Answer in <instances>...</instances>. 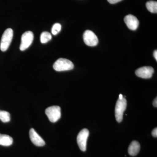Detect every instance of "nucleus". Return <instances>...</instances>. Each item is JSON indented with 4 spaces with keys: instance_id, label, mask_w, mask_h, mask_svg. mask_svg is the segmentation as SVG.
I'll return each instance as SVG.
<instances>
[{
    "instance_id": "obj_20",
    "label": "nucleus",
    "mask_w": 157,
    "mask_h": 157,
    "mask_svg": "<svg viewBox=\"0 0 157 157\" xmlns=\"http://www.w3.org/2000/svg\"><path fill=\"white\" fill-rule=\"evenodd\" d=\"M154 56L155 59L157 61V50H155L154 52Z\"/></svg>"
},
{
    "instance_id": "obj_17",
    "label": "nucleus",
    "mask_w": 157,
    "mask_h": 157,
    "mask_svg": "<svg viewBox=\"0 0 157 157\" xmlns=\"http://www.w3.org/2000/svg\"><path fill=\"white\" fill-rule=\"evenodd\" d=\"M152 135L154 137H157V128H155L152 132Z\"/></svg>"
},
{
    "instance_id": "obj_9",
    "label": "nucleus",
    "mask_w": 157,
    "mask_h": 157,
    "mask_svg": "<svg viewBox=\"0 0 157 157\" xmlns=\"http://www.w3.org/2000/svg\"><path fill=\"white\" fill-rule=\"evenodd\" d=\"M124 21L128 27L132 30H136L139 25V21L137 17L132 14L126 16L124 18Z\"/></svg>"
},
{
    "instance_id": "obj_4",
    "label": "nucleus",
    "mask_w": 157,
    "mask_h": 157,
    "mask_svg": "<svg viewBox=\"0 0 157 157\" xmlns=\"http://www.w3.org/2000/svg\"><path fill=\"white\" fill-rule=\"evenodd\" d=\"M45 114L51 122H56L61 116V108L59 106H53L48 107L45 110Z\"/></svg>"
},
{
    "instance_id": "obj_3",
    "label": "nucleus",
    "mask_w": 157,
    "mask_h": 157,
    "mask_svg": "<svg viewBox=\"0 0 157 157\" xmlns=\"http://www.w3.org/2000/svg\"><path fill=\"white\" fill-rule=\"evenodd\" d=\"M127 100L125 98L119 99L117 102L115 109V117L118 122H121L123 118L124 113L126 109Z\"/></svg>"
},
{
    "instance_id": "obj_6",
    "label": "nucleus",
    "mask_w": 157,
    "mask_h": 157,
    "mask_svg": "<svg viewBox=\"0 0 157 157\" xmlns=\"http://www.w3.org/2000/svg\"><path fill=\"white\" fill-rule=\"evenodd\" d=\"M34 39V35L31 31H27L23 34L21 39V43L20 46V49L24 51L29 48L33 43Z\"/></svg>"
},
{
    "instance_id": "obj_22",
    "label": "nucleus",
    "mask_w": 157,
    "mask_h": 157,
    "mask_svg": "<svg viewBox=\"0 0 157 157\" xmlns=\"http://www.w3.org/2000/svg\"><path fill=\"white\" fill-rule=\"evenodd\" d=\"M0 113H1V110H0Z\"/></svg>"
},
{
    "instance_id": "obj_13",
    "label": "nucleus",
    "mask_w": 157,
    "mask_h": 157,
    "mask_svg": "<svg viewBox=\"0 0 157 157\" xmlns=\"http://www.w3.org/2000/svg\"><path fill=\"white\" fill-rule=\"evenodd\" d=\"M147 9L151 13H157V2L155 1H149L146 4Z\"/></svg>"
},
{
    "instance_id": "obj_21",
    "label": "nucleus",
    "mask_w": 157,
    "mask_h": 157,
    "mask_svg": "<svg viewBox=\"0 0 157 157\" xmlns=\"http://www.w3.org/2000/svg\"><path fill=\"white\" fill-rule=\"evenodd\" d=\"M123 98V96L122 94H120L119 95V99H122Z\"/></svg>"
},
{
    "instance_id": "obj_7",
    "label": "nucleus",
    "mask_w": 157,
    "mask_h": 157,
    "mask_svg": "<svg viewBox=\"0 0 157 157\" xmlns=\"http://www.w3.org/2000/svg\"><path fill=\"white\" fill-rule=\"evenodd\" d=\"M83 38L85 43L88 46H94L98 45V37L92 31H86L83 34Z\"/></svg>"
},
{
    "instance_id": "obj_1",
    "label": "nucleus",
    "mask_w": 157,
    "mask_h": 157,
    "mask_svg": "<svg viewBox=\"0 0 157 157\" xmlns=\"http://www.w3.org/2000/svg\"><path fill=\"white\" fill-rule=\"evenodd\" d=\"M53 67L56 71L58 72L68 71L73 70L74 68V64L67 59L60 58L54 63Z\"/></svg>"
},
{
    "instance_id": "obj_12",
    "label": "nucleus",
    "mask_w": 157,
    "mask_h": 157,
    "mask_svg": "<svg viewBox=\"0 0 157 157\" xmlns=\"http://www.w3.org/2000/svg\"><path fill=\"white\" fill-rule=\"evenodd\" d=\"M13 142V138L9 135L0 134V145L9 146L12 144Z\"/></svg>"
},
{
    "instance_id": "obj_16",
    "label": "nucleus",
    "mask_w": 157,
    "mask_h": 157,
    "mask_svg": "<svg viewBox=\"0 0 157 157\" xmlns=\"http://www.w3.org/2000/svg\"><path fill=\"white\" fill-rule=\"evenodd\" d=\"M61 30V25L59 23H56L52 29V33L54 35H56Z\"/></svg>"
},
{
    "instance_id": "obj_11",
    "label": "nucleus",
    "mask_w": 157,
    "mask_h": 157,
    "mask_svg": "<svg viewBox=\"0 0 157 157\" xmlns=\"http://www.w3.org/2000/svg\"><path fill=\"white\" fill-rule=\"evenodd\" d=\"M140 150V144L138 141L134 140L129 145L128 152L130 155L135 156L139 153Z\"/></svg>"
},
{
    "instance_id": "obj_5",
    "label": "nucleus",
    "mask_w": 157,
    "mask_h": 157,
    "mask_svg": "<svg viewBox=\"0 0 157 157\" xmlns=\"http://www.w3.org/2000/svg\"><path fill=\"white\" fill-rule=\"evenodd\" d=\"M89 132L87 129H83L78 133L77 137V142L82 151H85L86 150V143Z\"/></svg>"
},
{
    "instance_id": "obj_15",
    "label": "nucleus",
    "mask_w": 157,
    "mask_h": 157,
    "mask_svg": "<svg viewBox=\"0 0 157 157\" xmlns=\"http://www.w3.org/2000/svg\"><path fill=\"white\" fill-rule=\"evenodd\" d=\"M0 120L4 123L9 122L11 120V116L9 112L1 110Z\"/></svg>"
},
{
    "instance_id": "obj_14",
    "label": "nucleus",
    "mask_w": 157,
    "mask_h": 157,
    "mask_svg": "<svg viewBox=\"0 0 157 157\" xmlns=\"http://www.w3.org/2000/svg\"><path fill=\"white\" fill-rule=\"evenodd\" d=\"M52 39V36L50 33L47 32H43L40 36V41L42 43L45 44L48 41H50Z\"/></svg>"
},
{
    "instance_id": "obj_10",
    "label": "nucleus",
    "mask_w": 157,
    "mask_h": 157,
    "mask_svg": "<svg viewBox=\"0 0 157 157\" xmlns=\"http://www.w3.org/2000/svg\"><path fill=\"white\" fill-rule=\"evenodd\" d=\"M29 137L32 142L36 146L42 147L45 145V141L33 128H31L30 130Z\"/></svg>"
},
{
    "instance_id": "obj_19",
    "label": "nucleus",
    "mask_w": 157,
    "mask_h": 157,
    "mask_svg": "<svg viewBox=\"0 0 157 157\" xmlns=\"http://www.w3.org/2000/svg\"><path fill=\"white\" fill-rule=\"evenodd\" d=\"M153 106H154L155 107H157V98H156L154 100L153 102Z\"/></svg>"
},
{
    "instance_id": "obj_18",
    "label": "nucleus",
    "mask_w": 157,
    "mask_h": 157,
    "mask_svg": "<svg viewBox=\"0 0 157 157\" xmlns=\"http://www.w3.org/2000/svg\"><path fill=\"white\" fill-rule=\"evenodd\" d=\"M122 0H107L110 4H114L121 2Z\"/></svg>"
},
{
    "instance_id": "obj_8",
    "label": "nucleus",
    "mask_w": 157,
    "mask_h": 157,
    "mask_svg": "<svg viewBox=\"0 0 157 157\" xmlns=\"http://www.w3.org/2000/svg\"><path fill=\"white\" fill-rule=\"evenodd\" d=\"M154 72L153 68L151 67H144L137 69L135 74L138 77L143 78H151Z\"/></svg>"
},
{
    "instance_id": "obj_2",
    "label": "nucleus",
    "mask_w": 157,
    "mask_h": 157,
    "mask_svg": "<svg viewBox=\"0 0 157 157\" xmlns=\"http://www.w3.org/2000/svg\"><path fill=\"white\" fill-rule=\"evenodd\" d=\"M13 36V31L8 29L4 32L1 39L0 49L2 52L6 51L9 48Z\"/></svg>"
}]
</instances>
